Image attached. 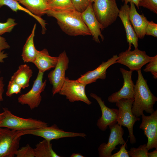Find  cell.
Masks as SVG:
<instances>
[{
    "mask_svg": "<svg viewBox=\"0 0 157 157\" xmlns=\"http://www.w3.org/2000/svg\"><path fill=\"white\" fill-rule=\"evenodd\" d=\"M137 72L138 76L134 87V100L132 111L134 115L139 117L143 114L144 111L150 114L154 111V106L157 101V98L151 91L141 70Z\"/></svg>",
    "mask_w": 157,
    "mask_h": 157,
    "instance_id": "obj_2",
    "label": "cell"
},
{
    "mask_svg": "<svg viewBox=\"0 0 157 157\" xmlns=\"http://www.w3.org/2000/svg\"><path fill=\"white\" fill-rule=\"evenodd\" d=\"M19 131L21 136L26 135H31L42 137L50 141L63 138L77 137L85 138L86 136V134L84 133L64 131L59 129L55 124L50 126H48L39 129Z\"/></svg>",
    "mask_w": 157,
    "mask_h": 157,
    "instance_id": "obj_6",
    "label": "cell"
},
{
    "mask_svg": "<svg viewBox=\"0 0 157 157\" xmlns=\"http://www.w3.org/2000/svg\"><path fill=\"white\" fill-rule=\"evenodd\" d=\"M90 96L95 99L101 109V116L97 120V125L102 131H105L108 126L117 123L118 109L107 106L101 98L95 93H91Z\"/></svg>",
    "mask_w": 157,
    "mask_h": 157,
    "instance_id": "obj_14",
    "label": "cell"
},
{
    "mask_svg": "<svg viewBox=\"0 0 157 157\" xmlns=\"http://www.w3.org/2000/svg\"><path fill=\"white\" fill-rule=\"evenodd\" d=\"M15 21V19L9 18L5 22H0V35L6 32H11L14 26L17 24Z\"/></svg>",
    "mask_w": 157,
    "mask_h": 157,
    "instance_id": "obj_30",
    "label": "cell"
},
{
    "mask_svg": "<svg viewBox=\"0 0 157 157\" xmlns=\"http://www.w3.org/2000/svg\"><path fill=\"white\" fill-rule=\"evenodd\" d=\"M117 63L125 65L132 71H137L147 64L152 57L148 55L145 51L138 48L133 51L127 49L120 53L118 56Z\"/></svg>",
    "mask_w": 157,
    "mask_h": 157,
    "instance_id": "obj_8",
    "label": "cell"
},
{
    "mask_svg": "<svg viewBox=\"0 0 157 157\" xmlns=\"http://www.w3.org/2000/svg\"><path fill=\"white\" fill-rule=\"evenodd\" d=\"M57 63L48 75L50 83L52 85L53 96L58 93L65 79L66 71L68 68L69 60L65 51L61 53L58 56Z\"/></svg>",
    "mask_w": 157,
    "mask_h": 157,
    "instance_id": "obj_11",
    "label": "cell"
},
{
    "mask_svg": "<svg viewBox=\"0 0 157 157\" xmlns=\"http://www.w3.org/2000/svg\"><path fill=\"white\" fill-rule=\"evenodd\" d=\"M148 151L146 144H144L140 145L137 148L131 147L128 153L129 156L131 157H148Z\"/></svg>",
    "mask_w": 157,
    "mask_h": 157,
    "instance_id": "obj_27",
    "label": "cell"
},
{
    "mask_svg": "<svg viewBox=\"0 0 157 157\" xmlns=\"http://www.w3.org/2000/svg\"><path fill=\"white\" fill-rule=\"evenodd\" d=\"M81 13L76 10L59 11L47 9L45 14L56 18L62 30L71 36L91 35L83 21Z\"/></svg>",
    "mask_w": 157,
    "mask_h": 157,
    "instance_id": "obj_1",
    "label": "cell"
},
{
    "mask_svg": "<svg viewBox=\"0 0 157 157\" xmlns=\"http://www.w3.org/2000/svg\"><path fill=\"white\" fill-rule=\"evenodd\" d=\"M4 117L0 127L16 131L34 129L48 126V124L32 118H24L13 114L8 108H3Z\"/></svg>",
    "mask_w": 157,
    "mask_h": 157,
    "instance_id": "obj_4",
    "label": "cell"
},
{
    "mask_svg": "<svg viewBox=\"0 0 157 157\" xmlns=\"http://www.w3.org/2000/svg\"><path fill=\"white\" fill-rule=\"evenodd\" d=\"M134 98L122 99L116 102V106L118 108L117 123L119 126L126 127L128 130L130 142L136 143V140L133 133V127L135 122L140 120L139 117L134 115L132 112V107Z\"/></svg>",
    "mask_w": 157,
    "mask_h": 157,
    "instance_id": "obj_5",
    "label": "cell"
},
{
    "mask_svg": "<svg viewBox=\"0 0 157 157\" xmlns=\"http://www.w3.org/2000/svg\"><path fill=\"white\" fill-rule=\"evenodd\" d=\"M93 3V10L102 31L116 21L119 9L116 0H96Z\"/></svg>",
    "mask_w": 157,
    "mask_h": 157,
    "instance_id": "obj_3",
    "label": "cell"
},
{
    "mask_svg": "<svg viewBox=\"0 0 157 157\" xmlns=\"http://www.w3.org/2000/svg\"><path fill=\"white\" fill-rule=\"evenodd\" d=\"M58 57L50 56L47 50L44 49L38 50L35 59L33 62L38 71L44 73L51 69L54 68L58 60Z\"/></svg>",
    "mask_w": 157,
    "mask_h": 157,
    "instance_id": "obj_20",
    "label": "cell"
},
{
    "mask_svg": "<svg viewBox=\"0 0 157 157\" xmlns=\"http://www.w3.org/2000/svg\"><path fill=\"white\" fill-rule=\"evenodd\" d=\"M21 136L18 131L0 127V157H14Z\"/></svg>",
    "mask_w": 157,
    "mask_h": 157,
    "instance_id": "obj_7",
    "label": "cell"
},
{
    "mask_svg": "<svg viewBox=\"0 0 157 157\" xmlns=\"http://www.w3.org/2000/svg\"><path fill=\"white\" fill-rule=\"evenodd\" d=\"M43 75L44 73L38 71L31 89L18 97L19 103L22 105H27L31 110L39 106L42 101L41 93L44 90L47 83L46 80L43 81Z\"/></svg>",
    "mask_w": 157,
    "mask_h": 157,
    "instance_id": "obj_10",
    "label": "cell"
},
{
    "mask_svg": "<svg viewBox=\"0 0 157 157\" xmlns=\"http://www.w3.org/2000/svg\"><path fill=\"white\" fill-rule=\"evenodd\" d=\"M33 71L26 64L21 65L12 76L10 81H13L24 89L29 86V82L33 74Z\"/></svg>",
    "mask_w": 157,
    "mask_h": 157,
    "instance_id": "obj_21",
    "label": "cell"
},
{
    "mask_svg": "<svg viewBox=\"0 0 157 157\" xmlns=\"http://www.w3.org/2000/svg\"><path fill=\"white\" fill-rule=\"evenodd\" d=\"M146 65L143 71L150 72L154 79L157 78V55L152 57L151 59Z\"/></svg>",
    "mask_w": 157,
    "mask_h": 157,
    "instance_id": "obj_29",
    "label": "cell"
},
{
    "mask_svg": "<svg viewBox=\"0 0 157 157\" xmlns=\"http://www.w3.org/2000/svg\"><path fill=\"white\" fill-rule=\"evenodd\" d=\"M127 141L128 140L125 144L122 145L120 147V149L119 151L113 154H112L110 157H129L128 151L126 148Z\"/></svg>",
    "mask_w": 157,
    "mask_h": 157,
    "instance_id": "obj_35",
    "label": "cell"
},
{
    "mask_svg": "<svg viewBox=\"0 0 157 157\" xmlns=\"http://www.w3.org/2000/svg\"><path fill=\"white\" fill-rule=\"evenodd\" d=\"M36 26V24H35L23 48L21 56L24 63H33L36 58L38 50L35 48L34 42Z\"/></svg>",
    "mask_w": 157,
    "mask_h": 157,
    "instance_id": "obj_23",
    "label": "cell"
},
{
    "mask_svg": "<svg viewBox=\"0 0 157 157\" xmlns=\"http://www.w3.org/2000/svg\"><path fill=\"white\" fill-rule=\"evenodd\" d=\"M70 157H85L80 153H73L70 156Z\"/></svg>",
    "mask_w": 157,
    "mask_h": 157,
    "instance_id": "obj_41",
    "label": "cell"
},
{
    "mask_svg": "<svg viewBox=\"0 0 157 157\" xmlns=\"http://www.w3.org/2000/svg\"><path fill=\"white\" fill-rule=\"evenodd\" d=\"M48 8L59 11L75 10L71 0H48Z\"/></svg>",
    "mask_w": 157,
    "mask_h": 157,
    "instance_id": "obj_26",
    "label": "cell"
},
{
    "mask_svg": "<svg viewBox=\"0 0 157 157\" xmlns=\"http://www.w3.org/2000/svg\"><path fill=\"white\" fill-rule=\"evenodd\" d=\"M140 0H121L122 2H124V3L127 4L128 3H132L137 7L138 9H139V4Z\"/></svg>",
    "mask_w": 157,
    "mask_h": 157,
    "instance_id": "obj_38",
    "label": "cell"
},
{
    "mask_svg": "<svg viewBox=\"0 0 157 157\" xmlns=\"http://www.w3.org/2000/svg\"><path fill=\"white\" fill-rule=\"evenodd\" d=\"M89 2L92 3L96 0H88Z\"/></svg>",
    "mask_w": 157,
    "mask_h": 157,
    "instance_id": "obj_43",
    "label": "cell"
},
{
    "mask_svg": "<svg viewBox=\"0 0 157 157\" xmlns=\"http://www.w3.org/2000/svg\"><path fill=\"white\" fill-rule=\"evenodd\" d=\"M35 15L41 17L45 14L48 0H17Z\"/></svg>",
    "mask_w": 157,
    "mask_h": 157,
    "instance_id": "obj_22",
    "label": "cell"
},
{
    "mask_svg": "<svg viewBox=\"0 0 157 157\" xmlns=\"http://www.w3.org/2000/svg\"><path fill=\"white\" fill-rule=\"evenodd\" d=\"M0 35V51L6 49H9L10 46L6 42V39Z\"/></svg>",
    "mask_w": 157,
    "mask_h": 157,
    "instance_id": "obj_36",
    "label": "cell"
},
{
    "mask_svg": "<svg viewBox=\"0 0 157 157\" xmlns=\"http://www.w3.org/2000/svg\"><path fill=\"white\" fill-rule=\"evenodd\" d=\"M8 57L7 53H4L3 51H0V63H3L4 59L7 58Z\"/></svg>",
    "mask_w": 157,
    "mask_h": 157,
    "instance_id": "obj_39",
    "label": "cell"
},
{
    "mask_svg": "<svg viewBox=\"0 0 157 157\" xmlns=\"http://www.w3.org/2000/svg\"><path fill=\"white\" fill-rule=\"evenodd\" d=\"M150 114L141 115L142 121L139 126L147 138L146 147L149 150L157 148V110Z\"/></svg>",
    "mask_w": 157,
    "mask_h": 157,
    "instance_id": "obj_13",
    "label": "cell"
},
{
    "mask_svg": "<svg viewBox=\"0 0 157 157\" xmlns=\"http://www.w3.org/2000/svg\"><path fill=\"white\" fill-rule=\"evenodd\" d=\"M75 10L81 13L87 8L90 3L88 0H71Z\"/></svg>",
    "mask_w": 157,
    "mask_h": 157,
    "instance_id": "obj_33",
    "label": "cell"
},
{
    "mask_svg": "<svg viewBox=\"0 0 157 157\" xmlns=\"http://www.w3.org/2000/svg\"><path fill=\"white\" fill-rule=\"evenodd\" d=\"M120 70L123 78V85L119 90L108 97V101L111 103H115L122 99L133 98L135 85L132 78L133 71L122 68H120Z\"/></svg>",
    "mask_w": 157,
    "mask_h": 157,
    "instance_id": "obj_15",
    "label": "cell"
},
{
    "mask_svg": "<svg viewBox=\"0 0 157 157\" xmlns=\"http://www.w3.org/2000/svg\"><path fill=\"white\" fill-rule=\"evenodd\" d=\"M145 35L157 38V24L152 21H148L146 29Z\"/></svg>",
    "mask_w": 157,
    "mask_h": 157,
    "instance_id": "obj_34",
    "label": "cell"
},
{
    "mask_svg": "<svg viewBox=\"0 0 157 157\" xmlns=\"http://www.w3.org/2000/svg\"><path fill=\"white\" fill-rule=\"evenodd\" d=\"M148 157H157V148L155 150L150 152L148 153Z\"/></svg>",
    "mask_w": 157,
    "mask_h": 157,
    "instance_id": "obj_40",
    "label": "cell"
},
{
    "mask_svg": "<svg viewBox=\"0 0 157 157\" xmlns=\"http://www.w3.org/2000/svg\"><path fill=\"white\" fill-rule=\"evenodd\" d=\"M117 55H113L112 57L106 62H102L96 68L89 71L77 80L80 82L86 85L96 81L98 79H105L106 76L107 70L111 65L117 63L118 58Z\"/></svg>",
    "mask_w": 157,
    "mask_h": 157,
    "instance_id": "obj_16",
    "label": "cell"
},
{
    "mask_svg": "<svg viewBox=\"0 0 157 157\" xmlns=\"http://www.w3.org/2000/svg\"><path fill=\"white\" fill-rule=\"evenodd\" d=\"M4 116V113L3 112L1 113H0V123H1Z\"/></svg>",
    "mask_w": 157,
    "mask_h": 157,
    "instance_id": "obj_42",
    "label": "cell"
},
{
    "mask_svg": "<svg viewBox=\"0 0 157 157\" xmlns=\"http://www.w3.org/2000/svg\"><path fill=\"white\" fill-rule=\"evenodd\" d=\"M16 157H35L34 149L29 144L18 149L15 153Z\"/></svg>",
    "mask_w": 157,
    "mask_h": 157,
    "instance_id": "obj_28",
    "label": "cell"
},
{
    "mask_svg": "<svg viewBox=\"0 0 157 157\" xmlns=\"http://www.w3.org/2000/svg\"><path fill=\"white\" fill-rule=\"evenodd\" d=\"M6 6L9 8L12 11L17 12L21 10L26 12L35 18L40 24L42 28V31H44L46 30L45 21L41 17H37L30 12L20 4L17 0H0V7Z\"/></svg>",
    "mask_w": 157,
    "mask_h": 157,
    "instance_id": "obj_24",
    "label": "cell"
},
{
    "mask_svg": "<svg viewBox=\"0 0 157 157\" xmlns=\"http://www.w3.org/2000/svg\"><path fill=\"white\" fill-rule=\"evenodd\" d=\"M139 6L146 8L157 14V0H140Z\"/></svg>",
    "mask_w": 157,
    "mask_h": 157,
    "instance_id": "obj_32",
    "label": "cell"
},
{
    "mask_svg": "<svg viewBox=\"0 0 157 157\" xmlns=\"http://www.w3.org/2000/svg\"><path fill=\"white\" fill-rule=\"evenodd\" d=\"M22 88L15 82L10 80L9 82L6 92V95L8 97L12 96L14 94L20 93Z\"/></svg>",
    "mask_w": 157,
    "mask_h": 157,
    "instance_id": "obj_31",
    "label": "cell"
},
{
    "mask_svg": "<svg viewBox=\"0 0 157 157\" xmlns=\"http://www.w3.org/2000/svg\"><path fill=\"white\" fill-rule=\"evenodd\" d=\"M92 3L90 2L86 9L81 13V16L84 23L90 31L93 39L97 43H100L99 37L102 41L104 37L101 33L100 26L94 14Z\"/></svg>",
    "mask_w": 157,
    "mask_h": 157,
    "instance_id": "obj_17",
    "label": "cell"
},
{
    "mask_svg": "<svg viewBox=\"0 0 157 157\" xmlns=\"http://www.w3.org/2000/svg\"><path fill=\"white\" fill-rule=\"evenodd\" d=\"M109 127L110 133L108 142L102 143L98 148L99 157H110L113 151L117 149V145L123 144L126 142L123 138L124 131L122 126L117 123Z\"/></svg>",
    "mask_w": 157,
    "mask_h": 157,
    "instance_id": "obj_12",
    "label": "cell"
},
{
    "mask_svg": "<svg viewBox=\"0 0 157 157\" xmlns=\"http://www.w3.org/2000/svg\"><path fill=\"white\" fill-rule=\"evenodd\" d=\"M86 86L77 79L71 80L66 77L58 93L61 95L65 96L70 102L81 101L90 105L92 102L86 94Z\"/></svg>",
    "mask_w": 157,
    "mask_h": 157,
    "instance_id": "obj_9",
    "label": "cell"
},
{
    "mask_svg": "<svg viewBox=\"0 0 157 157\" xmlns=\"http://www.w3.org/2000/svg\"><path fill=\"white\" fill-rule=\"evenodd\" d=\"M129 6L128 4L124 3L122 6L118 15L120 19L126 33L127 41L129 44V50H131L132 44L135 49L138 48V38L132 26L129 18Z\"/></svg>",
    "mask_w": 157,
    "mask_h": 157,
    "instance_id": "obj_18",
    "label": "cell"
},
{
    "mask_svg": "<svg viewBox=\"0 0 157 157\" xmlns=\"http://www.w3.org/2000/svg\"><path fill=\"white\" fill-rule=\"evenodd\" d=\"M35 157H61L53 150L51 141L44 139L34 149Z\"/></svg>",
    "mask_w": 157,
    "mask_h": 157,
    "instance_id": "obj_25",
    "label": "cell"
},
{
    "mask_svg": "<svg viewBox=\"0 0 157 157\" xmlns=\"http://www.w3.org/2000/svg\"><path fill=\"white\" fill-rule=\"evenodd\" d=\"M129 9V18L138 38L143 39L145 35L146 29L148 20L143 14L137 12L135 4L130 3Z\"/></svg>",
    "mask_w": 157,
    "mask_h": 157,
    "instance_id": "obj_19",
    "label": "cell"
},
{
    "mask_svg": "<svg viewBox=\"0 0 157 157\" xmlns=\"http://www.w3.org/2000/svg\"><path fill=\"white\" fill-rule=\"evenodd\" d=\"M1 71L0 70V106L1 102L3 100V94L4 91V84L3 81V78L1 76Z\"/></svg>",
    "mask_w": 157,
    "mask_h": 157,
    "instance_id": "obj_37",
    "label": "cell"
}]
</instances>
